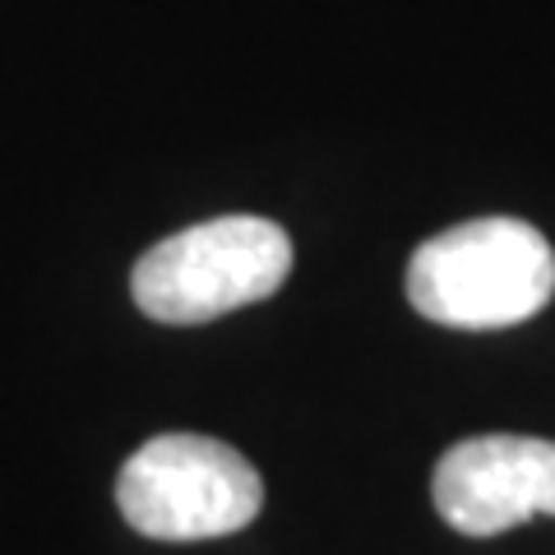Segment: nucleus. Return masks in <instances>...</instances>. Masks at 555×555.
Masks as SVG:
<instances>
[{
    "instance_id": "1",
    "label": "nucleus",
    "mask_w": 555,
    "mask_h": 555,
    "mask_svg": "<svg viewBox=\"0 0 555 555\" xmlns=\"http://www.w3.org/2000/svg\"><path fill=\"white\" fill-rule=\"evenodd\" d=\"M555 297L551 241L518 218H477L430 236L408 264V301L449 328H509Z\"/></svg>"
},
{
    "instance_id": "2",
    "label": "nucleus",
    "mask_w": 555,
    "mask_h": 555,
    "mask_svg": "<svg viewBox=\"0 0 555 555\" xmlns=\"http://www.w3.org/2000/svg\"><path fill=\"white\" fill-rule=\"evenodd\" d=\"M292 273V241L269 218L232 214L195 222L139 255L134 306L158 324H208L273 297Z\"/></svg>"
},
{
    "instance_id": "3",
    "label": "nucleus",
    "mask_w": 555,
    "mask_h": 555,
    "mask_svg": "<svg viewBox=\"0 0 555 555\" xmlns=\"http://www.w3.org/2000/svg\"><path fill=\"white\" fill-rule=\"evenodd\" d=\"M126 524L158 542H204L255 524L264 481L232 444L208 436H158L139 444L116 477Z\"/></svg>"
},
{
    "instance_id": "4",
    "label": "nucleus",
    "mask_w": 555,
    "mask_h": 555,
    "mask_svg": "<svg viewBox=\"0 0 555 555\" xmlns=\"http://www.w3.org/2000/svg\"><path fill=\"white\" fill-rule=\"evenodd\" d=\"M436 509L463 537H500L532 514L555 518V440L473 436L436 463Z\"/></svg>"
}]
</instances>
